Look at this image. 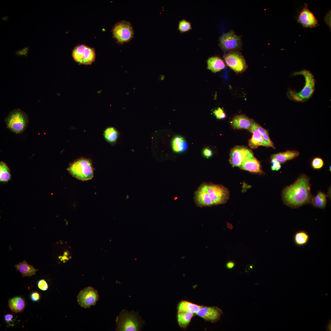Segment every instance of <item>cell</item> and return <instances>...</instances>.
Returning a JSON list of instances; mask_svg holds the SVG:
<instances>
[{
  "mask_svg": "<svg viewBox=\"0 0 331 331\" xmlns=\"http://www.w3.org/2000/svg\"><path fill=\"white\" fill-rule=\"evenodd\" d=\"M16 269L21 273L23 277H30L35 275L38 269L32 265L28 264L26 261L20 262L14 266Z\"/></svg>",
  "mask_w": 331,
  "mask_h": 331,
  "instance_id": "obj_21",
  "label": "cell"
},
{
  "mask_svg": "<svg viewBox=\"0 0 331 331\" xmlns=\"http://www.w3.org/2000/svg\"><path fill=\"white\" fill-rule=\"evenodd\" d=\"M307 7V5L305 3L303 8L298 16L297 21L303 27L312 28L315 27L318 25V21L314 14Z\"/></svg>",
  "mask_w": 331,
  "mask_h": 331,
  "instance_id": "obj_12",
  "label": "cell"
},
{
  "mask_svg": "<svg viewBox=\"0 0 331 331\" xmlns=\"http://www.w3.org/2000/svg\"><path fill=\"white\" fill-rule=\"evenodd\" d=\"M256 122H254L252 127L249 130L253 133L251 138L249 140V145L253 149H255L260 146H266L265 143L262 136L257 127Z\"/></svg>",
  "mask_w": 331,
  "mask_h": 331,
  "instance_id": "obj_18",
  "label": "cell"
},
{
  "mask_svg": "<svg viewBox=\"0 0 331 331\" xmlns=\"http://www.w3.org/2000/svg\"><path fill=\"white\" fill-rule=\"evenodd\" d=\"M29 50L28 47H25L17 51L16 52V55H25L26 56L28 54Z\"/></svg>",
  "mask_w": 331,
  "mask_h": 331,
  "instance_id": "obj_38",
  "label": "cell"
},
{
  "mask_svg": "<svg viewBox=\"0 0 331 331\" xmlns=\"http://www.w3.org/2000/svg\"><path fill=\"white\" fill-rule=\"evenodd\" d=\"M256 125L262 136L265 143L266 146L271 147L275 148L274 144L269 137L268 130L263 128L256 123Z\"/></svg>",
  "mask_w": 331,
  "mask_h": 331,
  "instance_id": "obj_30",
  "label": "cell"
},
{
  "mask_svg": "<svg viewBox=\"0 0 331 331\" xmlns=\"http://www.w3.org/2000/svg\"><path fill=\"white\" fill-rule=\"evenodd\" d=\"M223 57L227 65L236 73H242L247 68L244 57L238 51H230Z\"/></svg>",
  "mask_w": 331,
  "mask_h": 331,
  "instance_id": "obj_10",
  "label": "cell"
},
{
  "mask_svg": "<svg viewBox=\"0 0 331 331\" xmlns=\"http://www.w3.org/2000/svg\"><path fill=\"white\" fill-rule=\"evenodd\" d=\"M255 122L244 115L235 116L230 122L232 126L234 129H246L249 130Z\"/></svg>",
  "mask_w": 331,
  "mask_h": 331,
  "instance_id": "obj_17",
  "label": "cell"
},
{
  "mask_svg": "<svg viewBox=\"0 0 331 331\" xmlns=\"http://www.w3.org/2000/svg\"><path fill=\"white\" fill-rule=\"evenodd\" d=\"M4 318V320L6 321L7 323H9L12 321L13 316L11 314H8L5 315Z\"/></svg>",
  "mask_w": 331,
  "mask_h": 331,
  "instance_id": "obj_39",
  "label": "cell"
},
{
  "mask_svg": "<svg viewBox=\"0 0 331 331\" xmlns=\"http://www.w3.org/2000/svg\"><path fill=\"white\" fill-rule=\"evenodd\" d=\"M7 127L16 134L21 133L26 129L28 122L26 114L17 108L10 112L5 119Z\"/></svg>",
  "mask_w": 331,
  "mask_h": 331,
  "instance_id": "obj_5",
  "label": "cell"
},
{
  "mask_svg": "<svg viewBox=\"0 0 331 331\" xmlns=\"http://www.w3.org/2000/svg\"><path fill=\"white\" fill-rule=\"evenodd\" d=\"M203 154L204 157L207 158H208L212 156L213 152L210 149L207 147L204 149L203 151Z\"/></svg>",
  "mask_w": 331,
  "mask_h": 331,
  "instance_id": "obj_36",
  "label": "cell"
},
{
  "mask_svg": "<svg viewBox=\"0 0 331 331\" xmlns=\"http://www.w3.org/2000/svg\"><path fill=\"white\" fill-rule=\"evenodd\" d=\"M223 313L222 310L217 307L202 306L196 314L205 320L215 322L219 320Z\"/></svg>",
  "mask_w": 331,
  "mask_h": 331,
  "instance_id": "obj_15",
  "label": "cell"
},
{
  "mask_svg": "<svg viewBox=\"0 0 331 331\" xmlns=\"http://www.w3.org/2000/svg\"><path fill=\"white\" fill-rule=\"evenodd\" d=\"M235 264L234 262L232 261H230L227 263L226 264V267L228 269H231L233 268Z\"/></svg>",
  "mask_w": 331,
  "mask_h": 331,
  "instance_id": "obj_40",
  "label": "cell"
},
{
  "mask_svg": "<svg viewBox=\"0 0 331 331\" xmlns=\"http://www.w3.org/2000/svg\"><path fill=\"white\" fill-rule=\"evenodd\" d=\"M112 32L114 38L121 44L129 41L133 37L134 34L131 23L125 21L116 23L114 26Z\"/></svg>",
  "mask_w": 331,
  "mask_h": 331,
  "instance_id": "obj_7",
  "label": "cell"
},
{
  "mask_svg": "<svg viewBox=\"0 0 331 331\" xmlns=\"http://www.w3.org/2000/svg\"><path fill=\"white\" fill-rule=\"evenodd\" d=\"M294 76L301 75L305 79V85L300 91L288 89L286 93L288 98L298 102H304L309 99L312 96L315 90V80L314 76L309 70H303L294 72Z\"/></svg>",
  "mask_w": 331,
  "mask_h": 331,
  "instance_id": "obj_2",
  "label": "cell"
},
{
  "mask_svg": "<svg viewBox=\"0 0 331 331\" xmlns=\"http://www.w3.org/2000/svg\"><path fill=\"white\" fill-rule=\"evenodd\" d=\"M67 170L73 177L82 181L89 180L93 177L94 169L92 162L85 158L76 160L70 165Z\"/></svg>",
  "mask_w": 331,
  "mask_h": 331,
  "instance_id": "obj_4",
  "label": "cell"
},
{
  "mask_svg": "<svg viewBox=\"0 0 331 331\" xmlns=\"http://www.w3.org/2000/svg\"><path fill=\"white\" fill-rule=\"evenodd\" d=\"M37 285L38 288L42 291H46L48 288V286L47 283L44 279L39 281L38 282Z\"/></svg>",
  "mask_w": 331,
  "mask_h": 331,
  "instance_id": "obj_34",
  "label": "cell"
},
{
  "mask_svg": "<svg viewBox=\"0 0 331 331\" xmlns=\"http://www.w3.org/2000/svg\"><path fill=\"white\" fill-rule=\"evenodd\" d=\"M208 69L213 73H216L224 69L225 64L222 59L216 56H212L207 60Z\"/></svg>",
  "mask_w": 331,
  "mask_h": 331,
  "instance_id": "obj_20",
  "label": "cell"
},
{
  "mask_svg": "<svg viewBox=\"0 0 331 331\" xmlns=\"http://www.w3.org/2000/svg\"><path fill=\"white\" fill-rule=\"evenodd\" d=\"M9 306L12 311L17 313L23 311L25 307L26 303L24 299L20 296H16L10 299L9 301Z\"/></svg>",
  "mask_w": 331,
  "mask_h": 331,
  "instance_id": "obj_22",
  "label": "cell"
},
{
  "mask_svg": "<svg viewBox=\"0 0 331 331\" xmlns=\"http://www.w3.org/2000/svg\"><path fill=\"white\" fill-rule=\"evenodd\" d=\"M207 191L214 205L225 203L229 198V191L219 184L205 182Z\"/></svg>",
  "mask_w": 331,
  "mask_h": 331,
  "instance_id": "obj_6",
  "label": "cell"
},
{
  "mask_svg": "<svg viewBox=\"0 0 331 331\" xmlns=\"http://www.w3.org/2000/svg\"><path fill=\"white\" fill-rule=\"evenodd\" d=\"M194 199L197 206L202 207L214 205L207 191L205 182H203L195 192Z\"/></svg>",
  "mask_w": 331,
  "mask_h": 331,
  "instance_id": "obj_13",
  "label": "cell"
},
{
  "mask_svg": "<svg viewBox=\"0 0 331 331\" xmlns=\"http://www.w3.org/2000/svg\"><path fill=\"white\" fill-rule=\"evenodd\" d=\"M227 226L230 230H231L233 228L232 226L229 223H227Z\"/></svg>",
  "mask_w": 331,
  "mask_h": 331,
  "instance_id": "obj_41",
  "label": "cell"
},
{
  "mask_svg": "<svg viewBox=\"0 0 331 331\" xmlns=\"http://www.w3.org/2000/svg\"><path fill=\"white\" fill-rule=\"evenodd\" d=\"M219 45L225 51H236L242 46L241 36L236 35L232 31L224 33L219 38Z\"/></svg>",
  "mask_w": 331,
  "mask_h": 331,
  "instance_id": "obj_9",
  "label": "cell"
},
{
  "mask_svg": "<svg viewBox=\"0 0 331 331\" xmlns=\"http://www.w3.org/2000/svg\"><path fill=\"white\" fill-rule=\"evenodd\" d=\"M282 196L285 204L292 208L309 203L312 198L309 178L302 175L293 184L283 189Z\"/></svg>",
  "mask_w": 331,
  "mask_h": 331,
  "instance_id": "obj_1",
  "label": "cell"
},
{
  "mask_svg": "<svg viewBox=\"0 0 331 331\" xmlns=\"http://www.w3.org/2000/svg\"><path fill=\"white\" fill-rule=\"evenodd\" d=\"M31 300L34 302L38 301L40 299V295L39 293L36 292H32L30 295Z\"/></svg>",
  "mask_w": 331,
  "mask_h": 331,
  "instance_id": "obj_37",
  "label": "cell"
},
{
  "mask_svg": "<svg viewBox=\"0 0 331 331\" xmlns=\"http://www.w3.org/2000/svg\"><path fill=\"white\" fill-rule=\"evenodd\" d=\"M299 155V153L298 151L288 150L284 152L272 154L271 158L280 163H283L287 161L295 158Z\"/></svg>",
  "mask_w": 331,
  "mask_h": 331,
  "instance_id": "obj_19",
  "label": "cell"
},
{
  "mask_svg": "<svg viewBox=\"0 0 331 331\" xmlns=\"http://www.w3.org/2000/svg\"><path fill=\"white\" fill-rule=\"evenodd\" d=\"M193 313L185 311H178L177 319L179 326L181 328L186 327L190 322Z\"/></svg>",
  "mask_w": 331,
  "mask_h": 331,
  "instance_id": "obj_25",
  "label": "cell"
},
{
  "mask_svg": "<svg viewBox=\"0 0 331 331\" xmlns=\"http://www.w3.org/2000/svg\"><path fill=\"white\" fill-rule=\"evenodd\" d=\"M173 150L176 153H181L185 151L188 148V144L183 137L177 136L173 139L172 143Z\"/></svg>",
  "mask_w": 331,
  "mask_h": 331,
  "instance_id": "obj_24",
  "label": "cell"
},
{
  "mask_svg": "<svg viewBox=\"0 0 331 331\" xmlns=\"http://www.w3.org/2000/svg\"><path fill=\"white\" fill-rule=\"evenodd\" d=\"M99 298L97 291L88 287L80 291L77 297V301L82 307L87 308L95 305Z\"/></svg>",
  "mask_w": 331,
  "mask_h": 331,
  "instance_id": "obj_11",
  "label": "cell"
},
{
  "mask_svg": "<svg viewBox=\"0 0 331 331\" xmlns=\"http://www.w3.org/2000/svg\"><path fill=\"white\" fill-rule=\"evenodd\" d=\"M271 163L272 165L271 168L273 171H278L281 168V163L274 159H272Z\"/></svg>",
  "mask_w": 331,
  "mask_h": 331,
  "instance_id": "obj_35",
  "label": "cell"
},
{
  "mask_svg": "<svg viewBox=\"0 0 331 331\" xmlns=\"http://www.w3.org/2000/svg\"><path fill=\"white\" fill-rule=\"evenodd\" d=\"M72 56L74 59L80 64L90 65L95 59V53L93 49L81 45L74 48Z\"/></svg>",
  "mask_w": 331,
  "mask_h": 331,
  "instance_id": "obj_8",
  "label": "cell"
},
{
  "mask_svg": "<svg viewBox=\"0 0 331 331\" xmlns=\"http://www.w3.org/2000/svg\"><path fill=\"white\" fill-rule=\"evenodd\" d=\"M202 306L193 304L190 302L183 301L179 304L178 311H185L196 313Z\"/></svg>",
  "mask_w": 331,
  "mask_h": 331,
  "instance_id": "obj_27",
  "label": "cell"
},
{
  "mask_svg": "<svg viewBox=\"0 0 331 331\" xmlns=\"http://www.w3.org/2000/svg\"><path fill=\"white\" fill-rule=\"evenodd\" d=\"M324 165L323 160L320 158H315L312 161L311 165L313 169H319L321 168Z\"/></svg>",
  "mask_w": 331,
  "mask_h": 331,
  "instance_id": "obj_32",
  "label": "cell"
},
{
  "mask_svg": "<svg viewBox=\"0 0 331 331\" xmlns=\"http://www.w3.org/2000/svg\"><path fill=\"white\" fill-rule=\"evenodd\" d=\"M251 151L247 147L241 146L234 147L231 150L229 162L233 167H240L245 157Z\"/></svg>",
  "mask_w": 331,
  "mask_h": 331,
  "instance_id": "obj_16",
  "label": "cell"
},
{
  "mask_svg": "<svg viewBox=\"0 0 331 331\" xmlns=\"http://www.w3.org/2000/svg\"><path fill=\"white\" fill-rule=\"evenodd\" d=\"M310 236L309 234L305 230H301L296 231L293 237L295 244L298 246L301 247L306 245L309 242Z\"/></svg>",
  "mask_w": 331,
  "mask_h": 331,
  "instance_id": "obj_23",
  "label": "cell"
},
{
  "mask_svg": "<svg viewBox=\"0 0 331 331\" xmlns=\"http://www.w3.org/2000/svg\"><path fill=\"white\" fill-rule=\"evenodd\" d=\"M239 167L241 169L251 172L260 174L264 173L260 162L254 156L252 151L246 156Z\"/></svg>",
  "mask_w": 331,
  "mask_h": 331,
  "instance_id": "obj_14",
  "label": "cell"
},
{
  "mask_svg": "<svg viewBox=\"0 0 331 331\" xmlns=\"http://www.w3.org/2000/svg\"><path fill=\"white\" fill-rule=\"evenodd\" d=\"M11 175L10 169L4 162H0V181L6 182L11 179Z\"/></svg>",
  "mask_w": 331,
  "mask_h": 331,
  "instance_id": "obj_29",
  "label": "cell"
},
{
  "mask_svg": "<svg viewBox=\"0 0 331 331\" xmlns=\"http://www.w3.org/2000/svg\"><path fill=\"white\" fill-rule=\"evenodd\" d=\"M104 135L105 139L111 144L115 143L119 137L118 132L112 127L106 128L104 131Z\"/></svg>",
  "mask_w": 331,
  "mask_h": 331,
  "instance_id": "obj_28",
  "label": "cell"
},
{
  "mask_svg": "<svg viewBox=\"0 0 331 331\" xmlns=\"http://www.w3.org/2000/svg\"><path fill=\"white\" fill-rule=\"evenodd\" d=\"M327 196L323 192H319L315 196L312 198L311 203L316 208H324L326 204Z\"/></svg>",
  "mask_w": 331,
  "mask_h": 331,
  "instance_id": "obj_26",
  "label": "cell"
},
{
  "mask_svg": "<svg viewBox=\"0 0 331 331\" xmlns=\"http://www.w3.org/2000/svg\"><path fill=\"white\" fill-rule=\"evenodd\" d=\"M116 323L117 331H138L141 330L145 322L137 312L124 310L117 316Z\"/></svg>",
  "mask_w": 331,
  "mask_h": 331,
  "instance_id": "obj_3",
  "label": "cell"
},
{
  "mask_svg": "<svg viewBox=\"0 0 331 331\" xmlns=\"http://www.w3.org/2000/svg\"><path fill=\"white\" fill-rule=\"evenodd\" d=\"M192 29L191 23L183 19L179 21L178 29L181 33L187 32Z\"/></svg>",
  "mask_w": 331,
  "mask_h": 331,
  "instance_id": "obj_31",
  "label": "cell"
},
{
  "mask_svg": "<svg viewBox=\"0 0 331 331\" xmlns=\"http://www.w3.org/2000/svg\"><path fill=\"white\" fill-rule=\"evenodd\" d=\"M214 116L219 119H224L226 117V114L223 110L220 107L215 109L213 112Z\"/></svg>",
  "mask_w": 331,
  "mask_h": 331,
  "instance_id": "obj_33",
  "label": "cell"
}]
</instances>
